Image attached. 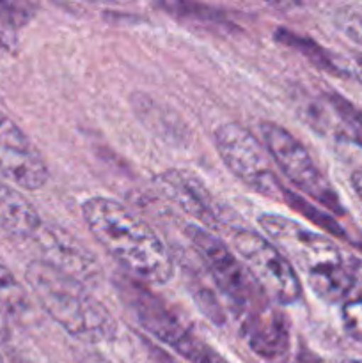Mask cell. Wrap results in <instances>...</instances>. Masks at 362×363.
I'll list each match as a JSON object with an SVG mask.
<instances>
[{
  "label": "cell",
  "mask_w": 362,
  "mask_h": 363,
  "mask_svg": "<svg viewBox=\"0 0 362 363\" xmlns=\"http://www.w3.org/2000/svg\"><path fill=\"white\" fill-rule=\"evenodd\" d=\"M82 216L92 238L128 277L156 286L174 279L176 266L165 243L126 206L109 197H89L82 204Z\"/></svg>",
  "instance_id": "obj_1"
},
{
  "label": "cell",
  "mask_w": 362,
  "mask_h": 363,
  "mask_svg": "<svg viewBox=\"0 0 362 363\" xmlns=\"http://www.w3.org/2000/svg\"><path fill=\"white\" fill-rule=\"evenodd\" d=\"M25 280L43 311L77 340L99 344L117 335L116 318L89 293L85 284L43 259L28 262Z\"/></svg>",
  "instance_id": "obj_2"
},
{
  "label": "cell",
  "mask_w": 362,
  "mask_h": 363,
  "mask_svg": "<svg viewBox=\"0 0 362 363\" xmlns=\"http://www.w3.org/2000/svg\"><path fill=\"white\" fill-rule=\"evenodd\" d=\"M114 286L121 303L135 315L142 330L170 347L188 363H229L195 332L181 312L170 307L146 284L124 273L116 275Z\"/></svg>",
  "instance_id": "obj_3"
},
{
  "label": "cell",
  "mask_w": 362,
  "mask_h": 363,
  "mask_svg": "<svg viewBox=\"0 0 362 363\" xmlns=\"http://www.w3.org/2000/svg\"><path fill=\"white\" fill-rule=\"evenodd\" d=\"M185 234L209 272L215 286L227 300L238 326L252 321L275 305L259 289L234 252L227 248L215 234L197 225H187Z\"/></svg>",
  "instance_id": "obj_4"
},
{
  "label": "cell",
  "mask_w": 362,
  "mask_h": 363,
  "mask_svg": "<svg viewBox=\"0 0 362 363\" xmlns=\"http://www.w3.org/2000/svg\"><path fill=\"white\" fill-rule=\"evenodd\" d=\"M233 252L259 289L275 305H295L302 300V284L286 255L261 234L248 229L233 233Z\"/></svg>",
  "instance_id": "obj_5"
},
{
  "label": "cell",
  "mask_w": 362,
  "mask_h": 363,
  "mask_svg": "<svg viewBox=\"0 0 362 363\" xmlns=\"http://www.w3.org/2000/svg\"><path fill=\"white\" fill-rule=\"evenodd\" d=\"M261 137L266 151L270 152L280 172L290 179L291 184H295V188L329 208L332 213H343L336 190L323 176L307 147L291 131L273 121H263Z\"/></svg>",
  "instance_id": "obj_6"
},
{
  "label": "cell",
  "mask_w": 362,
  "mask_h": 363,
  "mask_svg": "<svg viewBox=\"0 0 362 363\" xmlns=\"http://www.w3.org/2000/svg\"><path fill=\"white\" fill-rule=\"evenodd\" d=\"M213 144L224 165L256 194L283 201L284 186L258 138L238 123L220 124L213 131Z\"/></svg>",
  "instance_id": "obj_7"
},
{
  "label": "cell",
  "mask_w": 362,
  "mask_h": 363,
  "mask_svg": "<svg viewBox=\"0 0 362 363\" xmlns=\"http://www.w3.org/2000/svg\"><path fill=\"white\" fill-rule=\"evenodd\" d=\"M258 223L266 238H270L272 243L286 255L287 261L305 272L307 277L323 272L343 259L339 248L332 241L305 229L287 216L265 213L259 216Z\"/></svg>",
  "instance_id": "obj_8"
},
{
  "label": "cell",
  "mask_w": 362,
  "mask_h": 363,
  "mask_svg": "<svg viewBox=\"0 0 362 363\" xmlns=\"http://www.w3.org/2000/svg\"><path fill=\"white\" fill-rule=\"evenodd\" d=\"M0 174L25 190H39L50 179L41 152L9 116L0 110Z\"/></svg>",
  "instance_id": "obj_9"
},
{
  "label": "cell",
  "mask_w": 362,
  "mask_h": 363,
  "mask_svg": "<svg viewBox=\"0 0 362 363\" xmlns=\"http://www.w3.org/2000/svg\"><path fill=\"white\" fill-rule=\"evenodd\" d=\"M153 186L162 197L208 229L222 225L219 204L195 174L185 169H167L153 177Z\"/></svg>",
  "instance_id": "obj_10"
},
{
  "label": "cell",
  "mask_w": 362,
  "mask_h": 363,
  "mask_svg": "<svg viewBox=\"0 0 362 363\" xmlns=\"http://www.w3.org/2000/svg\"><path fill=\"white\" fill-rule=\"evenodd\" d=\"M35 238H39L41 250L46 255V259H43V261L55 266L60 272L67 273L78 282H96L102 277L99 262L70 233L43 227Z\"/></svg>",
  "instance_id": "obj_11"
},
{
  "label": "cell",
  "mask_w": 362,
  "mask_h": 363,
  "mask_svg": "<svg viewBox=\"0 0 362 363\" xmlns=\"http://www.w3.org/2000/svg\"><path fill=\"white\" fill-rule=\"evenodd\" d=\"M312 293L329 303L350 305L362 300V259L343 257L323 272L307 277Z\"/></svg>",
  "instance_id": "obj_12"
},
{
  "label": "cell",
  "mask_w": 362,
  "mask_h": 363,
  "mask_svg": "<svg viewBox=\"0 0 362 363\" xmlns=\"http://www.w3.org/2000/svg\"><path fill=\"white\" fill-rule=\"evenodd\" d=\"M240 335L259 358L266 362H279L287 354L291 346L290 321L279 311L272 307L259 318L238 326Z\"/></svg>",
  "instance_id": "obj_13"
},
{
  "label": "cell",
  "mask_w": 362,
  "mask_h": 363,
  "mask_svg": "<svg viewBox=\"0 0 362 363\" xmlns=\"http://www.w3.org/2000/svg\"><path fill=\"white\" fill-rule=\"evenodd\" d=\"M43 229L38 209L16 188L0 183V233L14 240H31Z\"/></svg>",
  "instance_id": "obj_14"
},
{
  "label": "cell",
  "mask_w": 362,
  "mask_h": 363,
  "mask_svg": "<svg viewBox=\"0 0 362 363\" xmlns=\"http://www.w3.org/2000/svg\"><path fill=\"white\" fill-rule=\"evenodd\" d=\"M38 6L31 2H0V52L16 48V30L34 18Z\"/></svg>",
  "instance_id": "obj_15"
},
{
  "label": "cell",
  "mask_w": 362,
  "mask_h": 363,
  "mask_svg": "<svg viewBox=\"0 0 362 363\" xmlns=\"http://www.w3.org/2000/svg\"><path fill=\"white\" fill-rule=\"evenodd\" d=\"M325 101L336 116L344 138L362 147V110L336 92H329L325 96Z\"/></svg>",
  "instance_id": "obj_16"
},
{
  "label": "cell",
  "mask_w": 362,
  "mask_h": 363,
  "mask_svg": "<svg viewBox=\"0 0 362 363\" xmlns=\"http://www.w3.org/2000/svg\"><path fill=\"white\" fill-rule=\"evenodd\" d=\"M275 39L283 45L291 46V48L298 50L304 55H307V59H311L312 62L316 64L322 69L329 71V73H334V53L327 52L325 48L314 43L312 39L302 38V35L295 34V32L286 30V28H277Z\"/></svg>",
  "instance_id": "obj_17"
},
{
  "label": "cell",
  "mask_w": 362,
  "mask_h": 363,
  "mask_svg": "<svg viewBox=\"0 0 362 363\" xmlns=\"http://www.w3.org/2000/svg\"><path fill=\"white\" fill-rule=\"evenodd\" d=\"M28 308V298L21 284L14 279L13 273L0 264V311L7 314L21 315Z\"/></svg>",
  "instance_id": "obj_18"
},
{
  "label": "cell",
  "mask_w": 362,
  "mask_h": 363,
  "mask_svg": "<svg viewBox=\"0 0 362 363\" xmlns=\"http://www.w3.org/2000/svg\"><path fill=\"white\" fill-rule=\"evenodd\" d=\"M332 20L344 38L362 46V4H348V6L337 7Z\"/></svg>",
  "instance_id": "obj_19"
},
{
  "label": "cell",
  "mask_w": 362,
  "mask_h": 363,
  "mask_svg": "<svg viewBox=\"0 0 362 363\" xmlns=\"http://www.w3.org/2000/svg\"><path fill=\"white\" fill-rule=\"evenodd\" d=\"M283 201L286 202L287 206H291L293 209H298L300 213H304L305 216H307L311 222L318 223V225H322L323 229L329 230L330 234H334V236H339V238H344V230L341 229L339 223L334 222L332 218H330L329 215H323L319 209H316L314 206H311L309 202H305L304 199L298 197L297 194H293L291 190H287L286 186H284V191H283Z\"/></svg>",
  "instance_id": "obj_20"
},
{
  "label": "cell",
  "mask_w": 362,
  "mask_h": 363,
  "mask_svg": "<svg viewBox=\"0 0 362 363\" xmlns=\"http://www.w3.org/2000/svg\"><path fill=\"white\" fill-rule=\"evenodd\" d=\"M334 74L348 77L362 84V53H334Z\"/></svg>",
  "instance_id": "obj_21"
},
{
  "label": "cell",
  "mask_w": 362,
  "mask_h": 363,
  "mask_svg": "<svg viewBox=\"0 0 362 363\" xmlns=\"http://www.w3.org/2000/svg\"><path fill=\"white\" fill-rule=\"evenodd\" d=\"M343 323L348 335L362 342V300L357 303L344 305L343 307Z\"/></svg>",
  "instance_id": "obj_22"
},
{
  "label": "cell",
  "mask_w": 362,
  "mask_h": 363,
  "mask_svg": "<svg viewBox=\"0 0 362 363\" xmlns=\"http://www.w3.org/2000/svg\"><path fill=\"white\" fill-rule=\"evenodd\" d=\"M144 347L146 351H148V357L151 363H180L176 360V358L172 357V354H169L167 351H163L162 347L156 346V344H153L151 340L144 339Z\"/></svg>",
  "instance_id": "obj_23"
},
{
  "label": "cell",
  "mask_w": 362,
  "mask_h": 363,
  "mask_svg": "<svg viewBox=\"0 0 362 363\" xmlns=\"http://www.w3.org/2000/svg\"><path fill=\"white\" fill-rule=\"evenodd\" d=\"M351 186H353V190L357 191L358 197L362 199V169H358L357 172H353V176H351Z\"/></svg>",
  "instance_id": "obj_24"
},
{
  "label": "cell",
  "mask_w": 362,
  "mask_h": 363,
  "mask_svg": "<svg viewBox=\"0 0 362 363\" xmlns=\"http://www.w3.org/2000/svg\"><path fill=\"white\" fill-rule=\"evenodd\" d=\"M298 363H319V362L314 360V358H312L311 354H305L304 358H300V360H298Z\"/></svg>",
  "instance_id": "obj_25"
},
{
  "label": "cell",
  "mask_w": 362,
  "mask_h": 363,
  "mask_svg": "<svg viewBox=\"0 0 362 363\" xmlns=\"http://www.w3.org/2000/svg\"><path fill=\"white\" fill-rule=\"evenodd\" d=\"M341 363H362V360H357V358H348V360H343Z\"/></svg>",
  "instance_id": "obj_26"
},
{
  "label": "cell",
  "mask_w": 362,
  "mask_h": 363,
  "mask_svg": "<svg viewBox=\"0 0 362 363\" xmlns=\"http://www.w3.org/2000/svg\"><path fill=\"white\" fill-rule=\"evenodd\" d=\"M4 335V319H2V315H0V337Z\"/></svg>",
  "instance_id": "obj_27"
},
{
  "label": "cell",
  "mask_w": 362,
  "mask_h": 363,
  "mask_svg": "<svg viewBox=\"0 0 362 363\" xmlns=\"http://www.w3.org/2000/svg\"><path fill=\"white\" fill-rule=\"evenodd\" d=\"M0 363H4V360H2V357H0Z\"/></svg>",
  "instance_id": "obj_28"
}]
</instances>
